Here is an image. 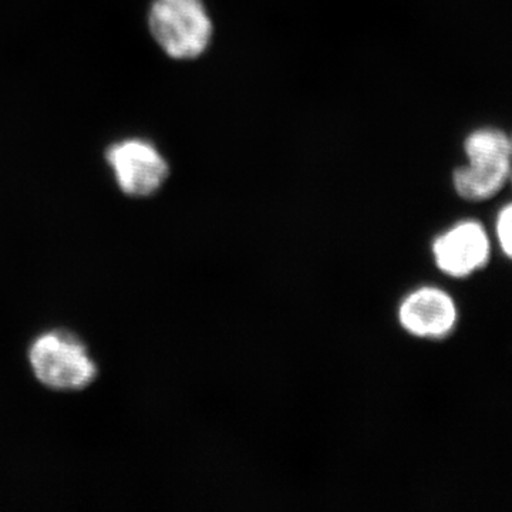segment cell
<instances>
[{
    "label": "cell",
    "mask_w": 512,
    "mask_h": 512,
    "mask_svg": "<svg viewBox=\"0 0 512 512\" xmlns=\"http://www.w3.org/2000/svg\"><path fill=\"white\" fill-rule=\"evenodd\" d=\"M470 164L454 173V187L468 201L494 197L507 184L511 171V143L500 130L474 131L466 141Z\"/></svg>",
    "instance_id": "cell-3"
},
{
    "label": "cell",
    "mask_w": 512,
    "mask_h": 512,
    "mask_svg": "<svg viewBox=\"0 0 512 512\" xmlns=\"http://www.w3.org/2000/svg\"><path fill=\"white\" fill-rule=\"evenodd\" d=\"M147 22L158 47L171 59H197L210 46L212 22L202 0H153Z\"/></svg>",
    "instance_id": "cell-2"
},
{
    "label": "cell",
    "mask_w": 512,
    "mask_h": 512,
    "mask_svg": "<svg viewBox=\"0 0 512 512\" xmlns=\"http://www.w3.org/2000/svg\"><path fill=\"white\" fill-rule=\"evenodd\" d=\"M433 256L443 274L467 278L490 261V239L480 222H460L434 241Z\"/></svg>",
    "instance_id": "cell-6"
},
{
    "label": "cell",
    "mask_w": 512,
    "mask_h": 512,
    "mask_svg": "<svg viewBox=\"0 0 512 512\" xmlns=\"http://www.w3.org/2000/svg\"><path fill=\"white\" fill-rule=\"evenodd\" d=\"M512 207L510 204L504 207L498 214L497 224H495V234H497L498 244L503 249V254L507 258L512 256Z\"/></svg>",
    "instance_id": "cell-7"
},
{
    "label": "cell",
    "mask_w": 512,
    "mask_h": 512,
    "mask_svg": "<svg viewBox=\"0 0 512 512\" xmlns=\"http://www.w3.org/2000/svg\"><path fill=\"white\" fill-rule=\"evenodd\" d=\"M458 322L454 299L443 289L424 286L400 303L399 323L409 335L426 340L446 339Z\"/></svg>",
    "instance_id": "cell-5"
},
{
    "label": "cell",
    "mask_w": 512,
    "mask_h": 512,
    "mask_svg": "<svg viewBox=\"0 0 512 512\" xmlns=\"http://www.w3.org/2000/svg\"><path fill=\"white\" fill-rule=\"evenodd\" d=\"M106 163L123 194L148 198L157 194L170 177V165L148 138L127 137L107 147Z\"/></svg>",
    "instance_id": "cell-4"
},
{
    "label": "cell",
    "mask_w": 512,
    "mask_h": 512,
    "mask_svg": "<svg viewBox=\"0 0 512 512\" xmlns=\"http://www.w3.org/2000/svg\"><path fill=\"white\" fill-rule=\"evenodd\" d=\"M29 365L36 379L56 392H79L99 375L89 349L67 330L37 336L30 345Z\"/></svg>",
    "instance_id": "cell-1"
}]
</instances>
